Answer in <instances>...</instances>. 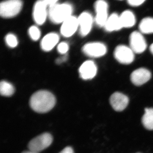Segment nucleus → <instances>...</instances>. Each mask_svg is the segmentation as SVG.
Here are the masks:
<instances>
[{"instance_id":"dca6fc26","label":"nucleus","mask_w":153,"mask_h":153,"mask_svg":"<svg viewBox=\"0 0 153 153\" xmlns=\"http://www.w3.org/2000/svg\"><path fill=\"white\" fill-rule=\"evenodd\" d=\"M104 27L107 32H113L120 30L123 27L121 23L120 16L117 13L111 14L108 18Z\"/></svg>"},{"instance_id":"2eb2a0df","label":"nucleus","mask_w":153,"mask_h":153,"mask_svg":"<svg viewBox=\"0 0 153 153\" xmlns=\"http://www.w3.org/2000/svg\"><path fill=\"white\" fill-rule=\"evenodd\" d=\"M59 40V36L56 33H51L47 34L41 41V48L44 51H50L57 44Z\"/></svg>"},{"instance_id":"9d476101","label":"nucleus","mask_w":153,"mask_h":153,"mask_svg":"<svg viewBox=\"0 0 153 153\" xmlns=\"http://www.w3.org/2000/svg\"><path fill=\"white\" fill-rule=\"evenodd\" d=\"M47 5L45 0L39 1L35 4L33 16L34 21L38 25H42L46 21Z\"/></svg>"},{"instance_id":"7ed1b4c3","label":"nucleus","mask_w":153,"mask_h":153,"mask_svg":"<svg viewBox=\"0 0 153 153\" xmlns=\"http://www.w3.org/2000/svg\"><path fill=\"white\" fill-rule=\"evenodd\" d=\"M53 141L52 135L48 133H43L31 140L28 146L30 151L38 153L49 147Z\"/></svg>"},{"instance_id":"bb28decb","label":"nucleus","mask_w":153,"mask_h":153,"mask_svg":"<svg viewBox=\"0 0 153 153\" xmlns=\"http://www.w3.org/2000/svg\"><path fill=\"white\" fill-rule=\"evenodd\" d=\"M150 49L151 52L152 53L153 55V44L151 45L150 48Z\"/></svg>"},{"instance_id":"5701e85b","label":"nucleus","mask_w":153,"mask_h":153,"mask_svg":"<svg viewBox=\"0 0 153 153\" xmlns=\"http://www.w3.org/2000/svg\"><path fill=\"white\" fill-rule=\"evenodd\" d=\"M57 50L61 54H65L68 50V44L65 42L60 43L57 47Z\"/></svg>"},{"instance_id":"b1692460","label":"nucleus","mask_w":153,"mask_h":153,"mask_svg":"<svg viewBox=\"0 0 153 153\" xmlns=\"http://www.w3.org/2000/svg\"><path fill=\"white\" fill-rule=\"evenodd\" d=\"M145 1L144 0H128L127 1L128 4L132 7H138Z\"/></svg>"},{"instance_id":"cd10ccee","label":"nucleus","mask_w":153,"mask_h":153,"mask_svg":"<svg viewBox=\"0 0 153 153\" xmlns=\"http://www.w3.org/2000/svg\"></svg>"},{"instance_id":"f3484780","label":"nucleus","mask_w":153,"mask_h":153,"mask_svg":"<svg viewBox=\"0 0 153 153\" xmlns=\"http://www.w3.org/2000/svg\"><path fill=\"white\" fill-rule=\"evenodd\" d=\"M122 26L123 27H131L135 24L136 19L133 13L131 11H124L120 16Z\"/></svg>"},{"instance_id":"a211bd4d","label":"nucleus","mask_w":153,"mask_h":153,"mask_svg":"<svg viewBox=\"0 0 153 153\" xmlns=\"http://www.w3.org/2000/svg\"><path fill=\"white\" fill-rule=\"evenodd\" d=\"M143 125L147 129L153 130V108H146L145 113L142 118Z\"/></svg>"},{"instance_id":"f8f14e48","label":"nucleus","mask_w":153,"mask_h":153,"mask_svg":"<svg viewBox=\"0 0 153 153\" xmlns=\"http://www.w3.org/2000/svg\"><path fill=\"white\" fill-rule=\"evenodd\" d=\"M150 71L145 68H140L134 71L131 74V80L136 85H141L147 82L151 77Z\"/></svg>"},{"instance_id":"39448f33","label":"nucleus","mask_w":153,"mask_h":153,"mask_svg":"<svg viewBox=\"0 0 153 153\" xmlns=\"http://www.w3.org/2000/svg\"><path fill=\"white\" fill-rule=\"evenodd\" d=\"M114 56L119 62L124 64H130L134 58L133 51L130 47L125 45H119L115 48Z\"/></svg>"},{"instance_id":"4468645a","label":"nucleus","mask_w":153,"mask_h":153,"mask_svg":"<svg viewBox=\"0 0 153 153\" xmlns=\"http://www.w3.org/2000/svg\"><path fill=\"white\" fill-rule=\"evenodd\" d=\"M97 72V68L94 62L88 60L83 63L79 68V73L82 79H92L95 76Z\"/></svg>"},{"instance_id":"0eeeda50","label":"nucleus","mask_w":153,"mask_h":153,"mask_svg":"<svg viewBox=\"0 0 153 153\" xmlns=\"http://www.w3.org/2000/svg\"><path fill=\"white\" fill-rule=\"evenodd\" d=\"M82 51L89 57H98L106 54L107 48L104 44L100 42H93L85 44L82 47Z\"/></svg>"},{"instance_id":"f257e3e1","label":"nucleus","mask_w":153,"mask_h":153,"mask_svg":"<svg viewBox=\"0 0 153 153\" xmlns=\"http://www.w3.org/2000/svg\"><path fill=\"white\" fill-rule=\"evenodd\" d=\"M56 103V99L51 92L40 90L33 94L30 100V107L34 111L44 113L50 111Z\"/></svg>"},{"instance_id":"4be33fe9","label":"nucleus","mask_w":153,"mask_h":153,"mask_svg":"<svg viewBox=\"0 0 153 153\" xmlns=\"http://www.w3.org/2000/svg\"><path fill=\"white\" fill-rule=\"evenodd\" d=\"M29 35L31 38L34 41H37L40 38L41 32L38 28L36 26L30 27L28 30Z\"/></svg>"},{"instance_id":"6e6552de","label":"nucleus","mask_w":153,"mask_h":153,"mask_svg":"<svg viewBox=\"0 0 153 153\" xmlns=\"http://www.w3.org/2000/svg\"><path fill=\"white\" fill-rule=\"evenodd\" d=\"M129 43L131 49L134 53L140 54L144 52L146 48V43L143 36L137 31H134L131 34Z\"/></svg>"},{"instance_id":"ddd939ff","label":"nucleus","mask_w":153,"mask_h":153,"mask_svg":"<svg viewBox=\"0 0 153 153\" xmlns=\"http://www.w3.org/2000/svg\"><path fill=\"white\" fill-rule=\"evenodd\" d=\"M78 27V19L76 17L71 16L63 22L60 32L64 37H70L75 33Z\"/></svg>"},{"instance_id":"f03ea898","label":"nucleus","mask_w":153,"mask_h":153,"mask_svg":"<svg viewBox=\"0 0 153 153\" xmlns=\"http://www.w3.org/2000/svg\"><path fill=\"white\" fill-rule=\"evenodd\" d=\"M72 7L68 4H58L55 3L49 6V16L50 20L55 24L63 23L71 16Z\"/></svg>"},{"instance_id":"a878e982","label":"nucleus","mask_w":153,"mask_h":153,"mask_svg":"<svg viewBox=\"0 0 153 153\" xmlns=\"http://www.w3.org/2000/svg\"><path fill=\"white\" fill-rule=\"evenodd\" d=\"M22 153H38L35 152H33V151H25V152H23Z\"/></svg>"},{"instance_id":"9b49d317","label":"nucleus","mask_w":153,"mask_h":153,"mask_svg":"<svg viewBox=\"0 0 153 153\" xmlns=\"http://www.w3.org/2000/svg\"><path fill=\"white\" fill-rule=\"evenodd\" d=\"M79 33L82 36L87 35L90 32L93 24V18L89 13L84 12L82 13L78 19Z\"/></svg>"},{"instance_id":"393cba45","label":"nucleus","mask_w":153,"mask_h":153,"mask_svg":"<svg viewBox=\"0 0 153 153\" xmlns=\"http://www.w3.org/2000/svg\"><path fill=\"white\" fill-rule=\"evenodd\" d=\"M59 153H74V152L72 148L66 147Z\"/></svg>"},{"instance_id":"412c9836","label":"nucleus","mask_w":153,"mask_h":153,"mask_svg":"<svg viewBox=\"0 0 153 153\" xmlns=\"http://www.w3.org/2000/svg\"><path fill=\"white\" fill-rule=\"evenodd\" d=\"M5 39L7 45L10 47L14 48L18 45V40L16 37L13 34H8L6 36Z\"/></svg>"},{"instance_id":"423d86ee","label":"nucleus","mask_w":153,"mask_h":153,"mask_svg":"<svg viewBox=\"0 0 153 153\" xmlns=\"http://www.w3.org/2000/svg\"><path fill=\"white\" fill-rule=\"evenodd\" d=\"M96 13L95 22L97 25L100 27H104L108 18V5L105 1L99 0L97 1L94 4Z\"/></svg>"},{"instance_id":"1a4fd4ad","label":"nucleus","mask_w":153,"mask_h":153,"mask_svg":"<svg viewBox=\"0 0 153 153\" xmlns=\"http://www.w3.org/2000/svg\"><path fill=\"white\" fill-rule=\"evenodd\" d=\"M128 102V97L120 92H115L110 98V103L113 109L117 111L124 110L127 106Z\"/></svg>"},{"instance_id":"aec40b11","label":"nucleus","mask_w":153,"mask_h":153,"mask_svg":"<svg viewBox=\"0 0 153 153\" xmlns=\"http://www.w3.org/2000/svg\"><path fill=\"white\" fill-rule=\"evenodd\" d=\"M15 88L11 83L5 81H1L0 83V93L1 95L10 97L13 95Z\"/></svg>"},{"instance_id":"6ab92c4d","label":"nucleus","mask_w":153,"mask_h":153,"mask_svg":"<svg viewBox=\"0 0 153 153\" xmlns=\"http://www.w3.org/2000/svg\"><path fill=\"white\" fill-rule=\"evenodd\" d=\"M139 29L142 33L151 34L153 33V18H146L140 23Z\"/></svg>"},{"instance_id":"20e7f679","label":"nucleus","mask_w":153,"mask_h":153,"mask_svg":"<svg viewBox=\"0 0 153 153\" xmlns=\"http://www.w3.org/2000/svg\"><path fill=\"white\" fill-rule=\"evenodd\" d=\"M22 2L19 0H10L0 4V15L3 18H12L16 16L21 11Z\"/></svg>"}]
</instances>
